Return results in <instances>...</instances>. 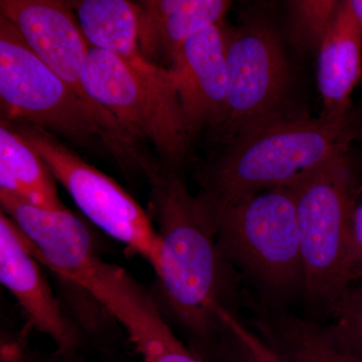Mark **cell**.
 <instances>
[{"label":"cell","instance_id":"cell-11","mask_svg":"<svg viewBox=\"0 0 362 362\" xmlns=\"http://www.w3.org/2000/svg\"><path fill=\"white\" fill-rule=\"evenodd\" d=\"M88 288L124 328L143 362H206L181 341L150 292L121 267L102 262Z\"/></svg>","mask_w":362,"mask_h":362},{"label":"cell","instance_id":"cell-22","mask_svg":"<svg viewBox=\"0 0 362 362\" xmlns=\"http://www.w3.org/2000/svg\"><path fill=\"white\" fill-rule=\"evenodd\" d=\"M349 266L351 282L362 280V197L359 199V197L350 218Z\"/></svg>","mask_w":362,"mask_h":362},{"label":"cell","instance_id":"cell-20","mask_svg":"<svg viewBox=\"0 0 362 362\" xmlns=\"http://www.w3.org/2000/svg\"><path fill=\"white\" fill-rule=\"evenodd\" d=\"M341 4L334 0L288 1V35L292 44L302 52H318Z\"/></svg>","mask_w":362,"mask_h":362},{"label":"cell","instance_id":"cell-19","mask_svg":"<svg viewBox=\"0 0 362 362\" xmlns=\"http://www.w3.org/2000/svg\"><path fill=\"white\" fill-rule=\"evenodd\" d=\"M220 339L207 362H288L230 309L221 310Z\"/></svg>","mask_w":362,"mask_h":362},{"label":"cell","instance_id":"cell-3","mask_svg":"<svg viewBox=\"0 0 362 362\" xmlns=\"http://www.w3.org/2000/svg\"><path fill=\"white\" fill-rule=\"evenodd\" d=\"M354 111L311 118L303 113L266 124L225 144L199 175V199L216 211L271 188L287 187L303 175L349 153L361 135Z\"/></svg>","mask_w":362,"mask_h":362},{"label":"cell","instance_id":"cell-12","mask_svg":"<svg viewBox=\"0 0 362 362\" xmlns=\"http://www.w3.org/2000/svg\"><path fill=\"white\" fill-rule=\"evenodd\" d=\"M0 16L13 23L47 68L81 96L94 102L82 84L90 45L68 1L1 0Z\"/></svg>","mask_w":362,"mask_h":362},{"label":"cell","instance_id":"cell-5","mask_svg":"<svg viewBox=\"0 0 362 362\" xmlns=\"http://www.w3.org/2000/svg\"><path fill=\"white\" fill-rule=\"evenodd\" d=\"M287 187L296 204L303 295L330 312L352 283L349 225L361 188L349 153L306 171Z\"/></svg>","mask_w":362,"mask_h":362},{"label":"cell","instance_id":"cell-13","mask_svg":"<svg viewBox=\"0 0 362 362\" xmlns=\"http://www.w3.org/2000/svg\"><path fill=\"white\" fill-rule=\"evenodd\" d=\"M225 21L192 37L168 69L190 138L213 132L225 116L228 98Z\"/></svg>","mask_w":362,"mask_h":362},{"label":"cell","instance_id":"cell-8","mask_svg":"<svg viewBox=\"0 0 362 362\" xmlns=\"http://www.w3.org/2000/svg\"><path fill=\"white\" fill-rule=\"evenodd\" d=\"M7 123L39 153L56 180L94 225L139 255L153 270L156 268L160 237L149 214L130 194L57 136L30 124Z\"/></svg>","mask_w":362,"mask_h":362},{"label":"cell","instance_id":"cell-9","mask_svg":"<svg viewBox=\"0 0 362 362\" xmlns=\"http://www.w3.org/2000/svg\"><path fill=\"white\" fill-rule=\"evenodd\" d=\"M1 211L21 230L26 249L59 284L84 303L94 297L84 285L101 259L89 226L70 209L47 211L0 192Z\"/></svg>","mask_w":362,"mask_h":362},{"label":"cell","instance_id":"cell-4","mask_svg":"<svg viewBox=\"0 0 362 362\" xmlns=\"http://www.w3.org/2000/svg\"><path fill=\"white\" fill-rule=\"evenodd\" d=\"M82 84L131 137L151 145L162 168L180 171L192 138L168 70L90 47Z\"/></svg>","mask_w":362,"mask_h":362},{"label":"cell","instance_id":"cell-14","mask_svg":"<svg viewBox=\"0 0 362 362\" xmlns=\"http://www.w3.org/2000/svg\"><path fill=\"white\" fill-rule=\"evenodd\" d=\"M139 7V49L143 58L170 68L188 40L220 25L232 6L226 0H145Z\"/></svg>","mask_w":362,"mask_h":362},{"label":"cell","instance_id":"cell-16","mask_svg":"<svg viewBox=\"0 0 362 362\" xmlns=\"http://www.w3.org/2000/svg\"><path fill=\"white\" fill-rule=\"evenodd\" d=\"M255 326L288 362H361L343 349L329 325L264 307L257 312Z\"/></svg>","mask_w":362,"mask_h":362},{"label":"cell","instance_id":"cell-17","mask_svg":"<svg viewBox=\"0 0 362 362\" xmlns=\"http://www.w3.org/2000/svg\"><path fill=\"white\" fill-rule=\"evenodd\" d=\"M56 178L37 151L6 121L0 122V192L47 211L66 209Z\"/></svg>","mask_w":362,"mask_h":362},{"label":"cell","instance_id":"cell-10","mask_svg":"<svg viewBox=\"0 0 362 362\" xmlns=\"http://www.w3.org/2000/svg\"><path fill=\"white\" fill-rule=\"evenodd\" d=\"M42 264L26 249L21 230L0 214V281L35 330L51 338L61 357L75 356L85 335L57 296Z\"/></svg>","mask_w":362,"mask_h":362},{"label":"cell","instance_id":"cell-21","mask_svg":"<svg viewBox=\"0 0 362 362\" xmlns=\"http://www.w3.org/2000/svg\"><path fill=\"white\" fill-rule=\"evenodd\" d=\"M349 286L331 309V331L343 349L362 362V280Z\"/></svg>","mask_w":362,"mask_h":362},{"label":"cell","instance_id":"cell-2","mask_svg":"<svg viewBox=\"0 0 362 362\" xmlns=\"http://www.w3.org/2000/svg\"><path fill=\"white\" fill-rule=\"evenodd\" d=\"M1 120L25 123L95 153L111 156L125 173L147 180L160 169L141 143L95 102L85 99L47 68L13 23L0 16Z\"/></svg>","mask_w":362,"mask_h":362},{"label":"cell","instance_id":"cell-7","mask_svg":"<svg viewBox=\"0 0 362 362\" xmlns=\"http://www.w3.org/2000/svg\"><path fill=\"white\" fill-rule=\"evenodd\" d=\"M228 98L225 116L211 135L223 145L281 119L300 114L290 107L293 75L284 42L264 18L225 23Z\"/></svg>","mask_w":362,"mask_h":362},{"label":"cell","instance_id":"cell-6","mask_svg":"<svg viewBox=\"0 0 362 362\" xmlns=\"http://www.w3.org/2000/svg\"><path fill=\"white\" fill-rule=\"evenodd\" d=\"M211 213L218 249L233 271L274 299L303 294L296 204L289 188L264 190Z\"/></svg>","mask_w":362,"mask_h":362},{"label":"cell","instance_id":"cell-1","mask_svg":"<svg viewBox=\"0 0 362 362\" xmlns=\"http://www.w3.org/2000/svg\"><path fill=\"white\" fill-rule=\"evenodd\" d=\"M148 182L150 214L161 240L150 294L187 346L207 361L223 330L218 313L233 310V269L218 249L213 214L190 194L180 171L163 169Z\"/></svg>","mask_w":362,"mask_h":362},{"label":"cell","instance_id":"cell-23","mask_svg":"<svg viewBox=\"0 0 362 362\" xmlns=\"http://www.w3.org/2000/svg\"><path fill=\"white\" fill-rule=\"evenodd\" d=\"M349 2L354 18H356L362 40V0H349Z\"/></svg>","mask_w":362,"mask_h":362},{"label":"cell","instance_id":"cell-18","mask_svg":"<svg viewBox=\"0 0 362 362\" xmlns=\"http://www.w3.org/2000/svg\"><path fill=\"white\" fill-rule=\"evenodd\" d=\"M68 2L77 16L90 47L110 52L127 61L143 58L139 49L137 2L128 0Z\"/></svg>","mask_w":362,"mask_h":362},{"label":"cell","instance_id":"cell-15","mask_svg":"<svg viewBox=\"0 0 362 362\" xmlns=\"http://www.w3.org/2000/svg\"><path fill=\"white\" fill-rule=\"evenodd\" d=\"M362 77V40L349 1H342L318 51L317 83L323 116L351 111L350 98Z\"/></svg>","mask_w":362,"mask_h":362}]
</instances>
